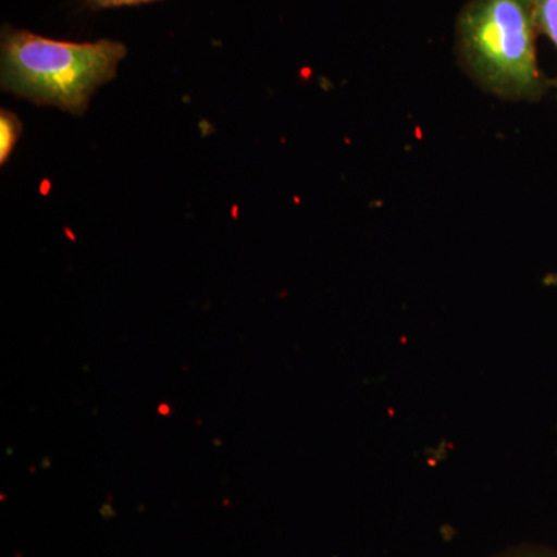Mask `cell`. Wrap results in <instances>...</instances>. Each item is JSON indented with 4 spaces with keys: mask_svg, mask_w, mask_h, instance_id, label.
Instances as JSON below:
<instances>
[{
    "mask_svg": "<svg viewBox=\"0 0 557 557\" xmlns=\"http://www.w3.org/2000/svg\"><path fill=\"white\" fill-rule=\"evenodd\" d=\"M127 49L116 40L67 42L3 27L2 90L83 115L95 91L115 79Z\"/></svg>",
    "mask_w": 557,
    "mask_h": 557,
    "instance_id": "1",
    "label": "cell"
},
{
    "mask_svg": "<svg viewBox=\"0 0 557 557\" xmlns=\"http://www.w3.org/2000/svg\"><path fill=\"white\" fill-rule=\"evenodd\" d=\"M536 32L531 0H468L456 25L458 64L500 100H537L547 86L537 69Z\"/></svg>",
    "mask_w": 557,
    "mask_h": 557,
    "instance_id": "2",
    "label": "cell"
},
{
    "mask_svg": "<svg viewBox=\"0 0 557 557\" xmlns=\"http://www.w3.org/2000/svg\"><path fill=\"white\" fill-rule=\"evenodd\" d=\"M22 134V123L10 110L0 112V163L9 161L11 152L16 148Z\"/></svg>",
    "mask_w": 557,
    "mask_h": 557,
    "instance_id": "3",
    "label": "cell"
},
{
    "mask_svg": "<svg viewBox=\"0 0 557 557\" xmlns=\"http://www.w3.org/2000/svg\"><path fill=\"white\" fill-rule=\"evenodd\" d=\"M531 9L537 30L548 36L557 49V0H531Z\"/></svg>",
    "mask_w": 557,
    "mask_h": 557,
    "instance_id": "4",
    "label": "cell"
},
{
    "mask_svg": "<svg viewBox=\"0 0 557 557\" xmlns=\"http://www.w3.org/2000/svg\"><path fill=\"white\" fill-rule=\"evenodd\" d=\"M494 557H557V552L553 549L533 547V545H520L498 553Z\"/></svg>",
    "mask_w": 557,
    "mask_h": 557,
    "instance_id": "5",
    "label": "cell"
},
{
    "mask_svg": "<svg viewBox=\"0 0 557 557\" xmlns=\"http://www.w3.org/2000/svg\"><path fill=\"white\" fill-rule=\"evenodd\" d=\"M149 2H156V0H84L91 10L119 9V7H134Z\"/></svg>",
    "mask_w": 557,
    "mask_h": 557,
    "instance_id": "6",
    "label": "cell"
},
{
    "mask_svg": "<svg viewBox=\"0 0 557 557\" xmlns=\"http://www.w3.org/2000/svg\"><path fill=\"white\" fill-rule=\"evenodd\" d=\"M160 412L161 413H170V408H168V406H160Z\"/></svg>",
    "mask_w": 557,
    "mask_h": 557,
    "instance_id": "7",
    "label": "cell"
}]
</instances>
